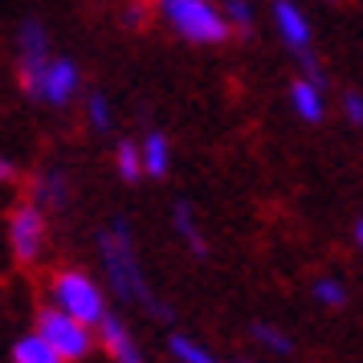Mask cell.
<instances>
[{"mask_svg":"<svg viewBox=\"0 0 363 363\" xmlns=\"http://www.w3.org/2000/svg\"><path fill=\"white\" fill-rule=\"evenodd\" d=\"M99 257H102V274H106V286L115 290L118 298H127V302H139V306H147L151 314H172L160 302V298L151 294L147 278H143V265L135 257V241H131V229H127V220H111V229H99Z\"/></svg>","mask_w":363,"mask_h":363,"instance_id":"1","label":"cell"},{"mask_svg":"<svg viewBox=\"0 0 363 363\" xmlns=\"http://www.w3.org/2000/svg\"><path fill=\"white\" fill-rule=\"evenodd\" d=\"M155 13L167 29L192 45H220L229 41V21L213 0H155Z\"/></svg>","mask_w":363,"mask_h":363,"instance_id":"2","label":"cell"},{"mask_svg":"<svg viewBox=\"0 0 363 363\" xmlns=\"http://www.w3.org/2000/svg\"><path fill=\"white\" fill-rule=\"evenodd\" d=\"M50 306H57L62 314L78 318L86 327H94L106 314V290L99 286V278L69 265V269H57L50 278Z\"/></svg>","mask_w":363,"mask_h":363,"instance_id":"3","label":"cell"},{"mask_svg":"<svg viewBox=\"0 0 363 363\" xmlns=\"http://www.w3.org/2000/svg\"><path fill=\"white\" fill-rule=\"evenodd\" d=\"M33 330H37V335H41V339H45V343H50L66 363H78V359H86V355L94 351V327H86V323H78V318L62 314L57 306L37 311Z\"/></svg>","mask_w":363,"mask_h":363,"instance_id":"4","label":"cell"},{"mask_svg":"<svg viewBox=\"0 0 363 363\" xmlns=\"http://www.w3.org/2000/svg\"><path fill=\"white\" fill-rule=\"evenodd\" d=\"M25 90H29V99H41L45 106H69L82 90V69L74 57H53L50 53V62L25 82Z\"/></svg>","mask_w":363,"mask_h":363,"instance_id":"5","label":"cell"},{"mask_svg":"<svg viewBox=\"0 0 363 363\" xmlns=\"http://www.w3.org/2000/svg\"><path fill=\"white\" fill-rule=\"evenodd\" d=\"M45 229H50V220H45V208L33 204V200H25L13 208L9 216V245L17 253L21 265H33L41 257V249H45Z\"/></svg>","mask_w":363,"mask_h":363,"instance_id":"6","label":"cell"},{"mask_svg":"<svg viewBox=\"0 0 363 363\" xmlns=\"http://www.w3.org/2000/svg\"><path fill=\"white\" fill-rule=\"evenodd\" d=\"M99 343H102V351L111 355L115 363H143V351H139V343H135V335H131V327L118 318V314H102L99 323Z\"/></svg>","mask_w":363,"mask_h":363,"instance_id":"7","label":"cell"},{"mask_svg":"<svg viewBox=\"0 0 363 363\" xmlns=\"http://www.w3.org/2000/svg\"><path fill=\"white\" fill-rule=\"evenodd\" d=\"M274 29H278V37L286 41V50H294V53L311 50V41H314L311 17L298 9L294 0H274Z\"/></svg>","mask_w":363,"mask_h":363,"instance_id":"8","label":"cell"},{"mask_svg":"<svg viewBox=\"0 0 363 363\" xmlns=\"http://www.w3.org/2000/svg\"><path fill=\"white\" fill-rule=\"evenodd\" d=\"M17 53H21V82H29L37 69L50 62V33L37 21H25L17 37Z\"/></svg>","mask_w":363,"mask_h":363,"instance_id":"9","label":"cell"},{"mask_svg":"<svg viewBox=\"0 0 363 363\" xmlns=\"http://www.w3.org/2000/svg\"><path fill=\"white\" fill-rule=\"evenodd\" d=\"M290 106H294V115L302 123H323V115H327V90L298 74L290 82Z\"/></svg>","mask_w":363,"mask_h":363,"instance_id":"10","label":"cell"},{"mask_svg":"<svg viewBox=\"0 0 363 363\" xmlns=\"http://www.w3.org/2000/svg\"><path fill=\"white\" fill-rule=\"evenodd\" d=\"M139 164H143V176L164 180L167 172H172V143H167L160 131L143 135V143H139Z\"/></svg>","mask_w":363,"mask_h":363,"instance_id":"11","label":"cell"},{"mask_svg":"<svg viewBox=\"0 0 363 363\" xmlns=\"http://www.w3.org/2000/svg\"><path fill=\"white\" fill-rule=\"evenodd\" d=\"M172 225H176V237H180L196 257L208 253V241H204V233H200V225H196V216H192V204H188V200H176V204H172Z\"/></svg>","mask_w":363,"mask_h":363,"instance_id":"12","label":"cell"},{"mask_svg":"<svg viewBox=\"0 0 363 363\" xmlns=\"http://www.w3.org/2000/svg\"><path fill=\"white\" fill-rule=\"evenodd\" d=\"M13 363H66V359L37 330H29V335H21L17 343H13Z\"/></svg>","mask_w":363,"mask_h":363,"instance_id":"13","label":"cell"},{"mask_svg":"<svg viewBox=\"0 0 363 363\" xmlns=\"http://www.w3.org/2000/svg\"><path fill=\"white\" fill-rule=\"evenodd\" d=\"M66 172H57V167H50V172H41L33 180V204H41V208H53V204H66Z\"/></svg>","mask_w":363,"mask_h":363,"instance_id":"14","label":"cell"},{"mask_svg":"<svg viewBox=\"0 0 363 363\" xmlns=\"http://www.w3.org/2000/svg\"><path fill=\"white\" fill-rule=\"evenodd\" d=\"M249 339L257 347H265L269 355H290V351H294V339L281 327H274V323H253V327H249Z\"/></svg>","mask_w":363,"mask_h":363,"instance_id":"15","label":"cell"},{"mask_svg":"<svg viewBox=\"0 0 363 363\" xmlns=\"http://www.w3.org/2000/svg\"><path fill=\"white\" fill-rule=\"evenodd\" d=\"M167 351L180 363H229V359H220V355H213L204 343L188 339V335H172V339H167Z\"/></svg>","mask_w":363,"mask_h":363,"instance_id":"16","label":"cell"},{"mask_svg":"<svg viewBox=\"0 0 363 363\" xmlns=\"http://www.w3.org/2000/svg\"><path fill=\"white\" fill-rule=\"evenodd\" d=\"M115 167H118V176H123L127 184H135L139 176H143V164H139V143H135V139H118Z\"/></svg>","mask_w":363,"mask_h":363,"instance_id":"17","label":"cell"},{"mask_svg":"<svg viewBox=\"0 0 363 363\" xmlns=\"http://www.w3.org/2000/svg\"><path fill=\"white\" fill-rule=\"evenodd\" d=\"M86 118H90V127H94V131H111V127H115V106H111V99H106V94H99V90H94V94H86Z\"/></svg>","mask_w":363,"mask_h":363,"instance_id":"18","label":"cell"},{"mask_svg":"<svg viewBox=\"0 0 363 363\" xmlns=\"http://www.w3.org/2000/svg\"><path fill=\"white\" fill-rule=\"evenodd\" d=\"M314 298H318L323 306H330V311H343L347 306V286L339 278H318L314 281Z\"/></svg>","mask_w":363,"mask_h":363,"instance_id":"19","label":"cell"},{"mask_svg":"<svg viewBox=\"0 0 363 363\" xmlns=\"http://www.w3.org/2000/svg\"><path fill=\"white\" fill-rule=\"evenodd\" d=\"M220 13L229 21V29H237V33H249V29H253V4H249V0H229Z\"/></svg>","mask_w":363,"mask_h":363,"instance_id":"20","label":"cell"},{"mask_svg":"<svg viewBox=\"0 0 363 363\" xmlns=\"http://www.w3.org/2000/svg\"><path fill=\"white\" fill-rule=\"evenodd\" d=\"M343 118L351 127H363V94L359 90H347L343 94Z\"/></svg>","mask_w":363,"mask_h":363,"instance_id":"21","label":"cell"},{"mask_svg":"<svg viewBox=\"0 0 363 363\" xmlns=\"http://www.w3.org/2000/svg\"><path fill=\"white\" fill-rule=\"evenodd\" d=\"M13 180H17V164L0 155V184H13Z\"/></svg>","mask_w":363,"mask_h":363,"instance_id":"22","label":"cell"},{"mask_svg":"<svg viewBox=\"0 0 363 363\" xmlns=\"http://www.w3.org/2000/svg\"><path fill=\"white\" fill-rule=\"evenodd\" d=\"M147 21V9L143 4H127V25H143Z\"/></svg>","mask_w":363,"mask_h":363,"instance_id":"23","label":"cell"},{"mask_svg":"<svg viewBox=\"0 0 363 363\" xmlns=\"http://www.w3.org/2000/svg\"><path fill=\"white\" fill-rule=\"evenodd\" d=\"M355 245L363 249V216H359V220H355Z\"/></svg>","mask_w":363,"mask_h":363,"instance_id":"24","label":"cell"}]
</instances>
